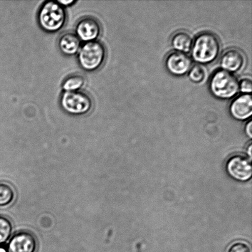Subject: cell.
Instances as JSON below:
<instances>
[{
    "instance_id": "6da1fadb",
    "label": "cell",
    "mask_w": 252,
    "mask_h": 252,
    "mask_svg": "<svg viewBox=\"0 0 252 252\" xmlns=\"http://www.w3.org/2000/svg\"><path fill=\"white\" fill-rule=\"evenodd\" d=\"M191 50L192 59L196 63H211L216 61L220 53V42L212 32H202L194 39Z\"/></svg>"
},
{
    "instance_id": "7a4b0ae2",
    "label": "cell",
    "mask_w": 252,
    "mask_h": 252,
    "mask_svg": "<svg viewBox=\"0 0 252 252\" xmlns=\"http://www.w3.org/2000/svg\"><path fill=\"white\" fill-rule=\"evenodd\" d=\"M66 19V10L58 1H46L39 10L38 21L39 26L49 33H56L60 31L65 26Z\"/></svg>"
},
{
    "instance_id": "3957f363",
    "label": "cell",
    "mask_w": 252,
    "mask_h": 252,
    "mask_svg": "<svg viewBox=\"0 0 252 252\" xmlns=\"http://www.w3.org/2000/svg\"><path fill=\"white\" fill-rule=\"evenodd\" d=\"M107 49L99 41L87 42L81 47L78 53L79 65L84 70L94 71L105 63Z\"/></svg>"
},
{
    "instance_id": "277c9868",
    "label": "cell",
    "mask_w": 252,
    "mask_h": 252,
    "mask_svg": "<svg viewBox=\"0 0 252 252\" xmlns=\"http://www.w3.org/2000/svg\"><path fill=\"white\" fill-rule=\"evenodd\" d=\"M209 88L215 97L219 99H230L238 94L239 82L233 74L219 70L212 76Z\"/></svg>"
},
{
    "instance_id": "5b68a950",
    "label": "cell",
    "mask_w": 252,
    "mask_h": 252,
    "mask_svg": "<svg viewBox=\"0 0 252 252\" xmlns=\"http://www.w3.org/2000/svg\"><path fill=\"white\" fill-rule=\"evenodd\" d=\"M60 105L64 112L69 115L83 116L91 112L94 102L88 94L78 91L64 92L60 98Z\"/></svg>"
},
{
    "instance_id": "8992f818",
    "label": "cell",
    "mask_w": 252,
    "mask_h": 252,
    "mask_svg": "<svg viewBox=\"0 0 252 252\" xmlns=\"http://www.w3.org/2000/svg\"><path fill=\"white\" fill-rule=\"evenodd\" d=\"M226 169L228 174L237 181L246 182L252 177L251 160L244 155L232 156L227 160Z\"/></svg>"
},
{
    "instance_id": "52a82bcc",
    "label": "cell",
    "mask_w": 252,
    "mask_h": 252,
    "mask_svg": "<svg viewBox=\"0 0 252 252\" xmlns=\"http://www.w3.org/2000/svg\"><path fill=\"white\" fill-rule=\"evenodd\" d=\"M102 33V26L97 19L91 16L81 19L76 25L75 33L81 41H97Z\"/></svg>"
},
{
    "instance_id": "ba28073f",
    "label": "cell",
    "mask_w": 252,
    "mask_h": 252,
    "mask_svg": "<svg viewBox=\"0 0 252 252\" xmlns=\"http://www.w3.org/2000/svg\"><path fill=\"white\" fill-rule=\"evenodd\" d=\"M165 65L171 75L182 76L189 72L192 67V61L186 54L172 52L165 58Z\"/></svg>"
},
{
    "instance_id": "9c48e42d",
    "label": "cell",
    "mask_w": 252,
    "mask_h": 252,
    "mask_svg": "<svg viewBox=\"0 0 252 252\" xmlns=\"http://www.w3.org/2000/svg\"><path fill=\"white\" fill-rule=\"evenodd\" d=\"M36 241L33 234L29 232L17 233L10 240L7 252H35Z\"/></svg>"
},
{
    "instance_id": "30bf717a",
    "label": "cell",
    "mask_w": 252,
    "mask_h": 252,
    "mask_svg": "<svg viewBox=\"0 0 252 252\" xmlns=\"http://www.w3.org/2000/svg\"><path fill=\"white\" fill-rule=\"evenodd\" d=\"M229 112L234 119L245 121L252 114V98L251 94H244L233 100L229 106Z\"/></svg>"
},
{
    "instance_id": "8fae6325",
    "label": "cell",
    "mask_w": 252,
    "mask_h": 252,
    "mask_svg": "<svg viewBox=\"0 0 252 252\" xmlns=\"http://www.w3.org/2000/svg\"><path fill=\"white\" fill-rule=\"evenodd\" d=\"M246 63V57L239 49L232 48L224 52L220 59V65L223 70L229 73L241 70Z\"/></svg>"
},
{
    "instance_id": "7c38bea8",
    "label": "cell",
    "mask_w": 252,
    "mask_h": 252,
    "mask_svg": "<svg viewBox=\"0 0 252 252\" xmlns=\"http://www.w3.org/2000/svg\"><path fill=\"white\" fill-rule=\"evenodd\" d=\"M81 41L75 33L68 32L59 37L58 47L64 55L72 56L78 53L81 48Z\"/></svg>"
},
{
    "instance_id": "4fadbf2b",
    "label": "cell",
    "mask_w": 252,
    "mask_h": 252,
    "mask_svg": "<svg viewBox=\"0 0 252 252\" xmlns=\"http://www.w3.org/2000/svg\"><path fill=\"white\" fill-rule=\"evenodd\" d=\"M194 39L191 34L185 31H179L173 35L171 44L173 48L182 53H189L191 50Z\"/></svg>"
},
{
    "instance_id": "5bb4252c",
    "label": "cell",
    "mask_w": 252,
    "mask_h": 252,
    "mask_svg": "<svg viewBox=\"0 0 252 252\" xmlns=\"http://www.w3.org/2000/svg\"><path fill=\"white\" fill-rule=\"evenodd\" d=\"M86 78L85 76L80 74H75L68 76L63 83V87L64 92H75L81 91L85 86Z\"/></svg>"
},
{
    "instance_id": "9a60e30c",
    "label": "cell",
    "mask_w": 252,
    "mask_h": 252,
    "mask_svg": "<svg viewBox=\"0 0 252 252\" xmlns=\"http://www.w3.org/2000/svg\"><path fill=\"white\" fill-rule=\"evenodd\" d=\"M15 197L13 189L5 183H0V207L8 206Z\"/></svg>"
},
{
    "instance_id": "2e32d148",
    "label": "cell",
    "mask_w": 252,
    "mask_h": 252,
    "mask_svg": "<svg viewBox=\"0 0 252 252\" xmlns=\"http://www.w3.org/2000/svg\"><path fill=\"white\" fill-rule=\"evenodd\" d=\"M12 231V226L9 220L0 216V247L9 240Z\"/></svg>"
},
{
    "instance_id": "e0dca14e",
    "label": "cell",
    "mask_w": 252,
    "mask_h": 252,
    "mask_svg": "<svg viewBox=\"0 0 252 252\" xmlns=\"http://www.w3.org/2000/svg\"><path fill=\"white\" fill-rule=\"evenodd\" d=\"M189 78L192 82L201 83L206 78V70L201 65H195L192 66L189 71Z\"/></svg>"
},
{
    "instance_id": "ac0fdd59",
    "label": "cell",
    "mask_w": 252,
    "mask_h": 252,
    "mask_svg": "<svg viewBox=\"0 0 252 252\" xmlns=\"http://www.w3.org/2000/svg\"><path fill=\"white\" fill-rule=\"evenodd\" d=\"M228 252H251V251L248 244L243 242H238L231 246Z\"/></svg>"
},
{
    "instance_id": "d6986e66",
    "label": "cell",
    "mask_w": 252,
    "mask_h": 252,
    "mask_svg": "<svg viewBox=\"0 0 252 252\" xmlns=\"http://www.w3.org/2000/svg\"><path fill=\"white\" fill-rule=\"evenodd\" d=\"M239 89L242 93L250 94L252 90L251 79L249 78L242 79L239 83Z\"/></svg>"
},
{
    "instance_id": "ffe728a7",
    "label": "cell",
    "mask_w": 252,
    "mask_h": 252,
    "mask_svg": "<svg viewBox=\"0 0 252 252\" xmlns=\"http://www.w3.org/2000/svg\"><path fill=\"white\" fill-rule=\"evenodd\" d=\"M252 121L250 120L248 123V124L246 125V133H247V135H248V137L252 138Z\"/></svg>"
},
{
    "instance_id": "44dd1931",
    "label": "cell",
    "mask_w": 252,
    "mask_h": 252,
    "mask_svg": "<svg viewBox=\"0 0 252 252\" xmlns=\"http://www.w3.org/2000/svg\"><path fill=\"white\" fill-rule=\"evenodd\" d=\"M59 3L61 4L63 7L71 6L75 4L76 1L70 0V1H58Z\"/></svg>"
},
{
    "instance_id": "7402d4cb",
    "label": "cell",
    "mask_w": 252,
    "mask_h": 252,
    "mask_svg": "<svg viewBox=\"0 0 252 252\" xmlns=\"http://www.w3.org/2000/svg\"><path fill=\"white\" fill-rule=\"evenodd\" d=\"M252 145L251 143V144L249 145V147L248 151V153H249V156H250V157H252Z\"/></svg>"
},
{
    "instance_id": "603a6c76",
    "label": "cell",
    "mask_w": 252,
    "mask_h": 252,
    "mask_svg": "<svg viewBox=\"0 0 252 252\" xmlns=\"http://www.w3.org/2000/svg\"><path fill=\"white\" fill-rule=\"evenodd\" d=\"M0 252H7L6 249H5L3 247H0Z\"/></svg>"
}]
</instances>
